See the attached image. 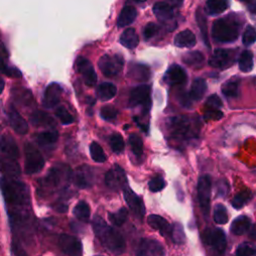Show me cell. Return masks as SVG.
I'll return each mask as SVG.
<instances>
[{
  "label": "cell",
  "instance_id": "cell-1",
  "mask_svg": "<svg viewBox=\"0 0 256 256\" xmlns=\"http://www.w3.org/2000/svg\"><path fill=\"white\" fill-rule=\"evenodd\" d=\"M92 226L97 238L109 251L115 254H120L125 250V242L122 235L117 230L106 224L100 216L94 217Z\"/></svg>",
  "mask_w": 256,
  "mask_h": 256
},
{
  "label": "cell",
  "instance_id": "cell-2",
  "mask_svg": "<svg viewBox=\"0 0 256 256\" xmlns=\"http://www.w3.org/2000/svg\"><path fill=\"white\" fill-rule=\"evenodd\" d=\"M0 190L9 207L25 206L29 203V190L20 181L4 176L0 178Z\"/></svg>",
  "mask_w": 256,
  "mask_h": 256
},
{
  "label": "cell",
  "instance_id": "cell-3",
  "mask_svg": "<svg viewBox=\"0 0 256 256\" xmlns=\"http://www.w3.org/2000/svg\"><path fill=\"white\" fill-rule=\"evenodd\" d=\"M212 36L220 43H229L239 36V23L229 18L217 19L212 25Z\"/></svg>",
  "mask_w": 256,
  "mask_h": 256
},
{
  "label": "cell",
  "instance_id": "cell-4",
  "mask_svg": "<svg viewBox=\"0 0 256 256\" xmlns=\"http://www.w3.org/2000/svg\"><path fill=\"white\" fill-rule=\"evenodd\" d=\"M25 153V172L27 174H35L39 172L44 166V158L39 150L31 143H26L24 146Z\"/></svg>",
  "mask_w": 256,
  "mask_h": 256
},
{
  "label": "cell",
  "instance_id": "cell-5",
  "mask_svg": "<svg viewBox=\"0 0 256 256\" xmlns=\"http://www.w3.org/2000/svg\"><path fill=\"white\" fill-rule=\"evenodd\" d=\"M169 131L174 139L183 140L191 136V122L185 116L174 117L169 120Z\"/></svg>",
  "mask_w": 256,
  "mask_h": 256
},
{
  "label": "cell",
  "instance_id": "cell-6",
  "mask_svg": "<svg viewBox=\"0 0 256 256\" xmlns=\"http://www.w3.org/2000/svg\"><path fill=\"white\" fill-rule=\"evenodd\" d=\"M198 201L203 215L208 216L210 210V196H211V178L209 175H203L198 180L197 185Z\"/></svg>",
  "mask_w": 256,
  "mask_h": 256
},
{
  "label": "cell",
  "instance_id": "cell-7",
  "mask_svg": "<svg viewBox=\"0 0 256 256\" xmlns=\"http://www.w3.org/2000/svg\"><path fill=\"white\" fill-rule=\"evenodd\" d=\"M98 66L100 71L106 77L117 76L123 67V59L119 55H103L99 61Z\"/></svg>",
  "mask_w": 256,
  "mask_h": 256
},
{
  "label": "cell",
  "instance_id": "cell-8",
  "mask_svg": "<svg viewBox=\"0 0 256 256\" xmlns=\"http://www.w3.org/2000/svg\"><path fill=\"white\" fill-rule=\"evenodd\" d=\"M71 176V169L67 165H57L50 169V171L44 179V184L47 187H57L62 182H65Z\"/></svg>",
  "mask_w": 256,
  "mask_h": 256
},
{
  "label": "cell",
  "instance_id": "cell-9",
  "mask_svg": "<svg viewBox=\"0 0 256 256\" xmlns=\"http://www.w3.org/2000/svg\"><path fill=\"white\" fill-rule=\"evenodd\" d=\"M106 185L113 190H118L127 186V177L124 170L117 164L113 166L109 171L105 174Z\"/></svg>",
  "mask_w": 256,
  "mask_h": 256
},
{
  "label": "cell",
  "instance_id": "cell-10",
  "mask_svg": "<svg viewBox=\"0 0 256 256\" xmlns=\"http://www.w3.org/2000/svg\"><path fill=\"white\" fill-rule=\"evenodd\" d=\"M203 239L207 244L211 245L217 252L219 253L225 252L227 241H226V235L222 229L216 228L213 230L211 229L206 230L205 233L203 234Z\"/></svg>",
  "mask_w": 256,
  "mask_h": 256
},
{
  "label": "cell",
  "instance_id": "cell-11",
  "mask_svg": "<svg viewBox=\"0 0 256 256\" xmlns=\"http://www.w3.org/2000/svg\"><path fill=\"white\" fill-rule=\"evenodd\" d=\"M235 61V52L231 49H217L209 60V64L217 69H226Z\"/></svg>",
  "mask_w": 256,
  "mask_h": 256
},
{
  "label": "cell",
  "instance_id": "cell-12",
  "mask_svg": "<svg viewBox=\"0 0 256 256\" xmlns=\"http://www.w3.org/2000/svg\"><path fill=\"white\" fill-rule=\"evenodd\" d=\"M76 68L77 71L81 73L85 84L89 87L94 86L97 81V75L91 62L87 58L80 56L76 60Z\"/></svg>",
  "mask_w": 256,
  "mask_h": 256
},
{
  "label": "cell",
  "instance_id": "cell-13",
  "mask_svg": "<svg viewBox=\"0 0 256 256\" xmlns=\"http://www.w3.org/2000/svg\"><path fill=\"white\" fill-rule=\"evenodd\" d=\"M129 105L131 107L143 105L144 108L148 111L151 105L150 102V86L149 85H139L135 87L129 96Z\"/></svg>",
  "mask_w": 256,
  "mask_h": 256
},
{
  "label": "cell",
  "instance_id": "cell-14",
  "mask_svg": "<svg viewBox=\"0 0 256 256\" xmlns=\"http://www.w3.org/2000/svg\"><path fill=\"white\" fill-rule=\"evenodd\" d=\"M94 173L91 167L82 165L76 169L73 175V182L79 188H87L93 184Z\"/></svg>",
  "mask_w": 256,
  "mask_h": 256
},
{
  "label": "cell",
  "instance_id": "cell-15",
  "mask_svg": "<svg viewBox=\"0 0 256 256\" xmlns=\"http://www.w3.org/2000/svg\"><path fill=\"white\" fill-rule=\"evenodd\" d=\"M59 247L68 256H80L82 254V244L81 242L68 234H62L58 241Z\"/></svg>",
  "mask_w": 256,
  "mask_h": 256
},
{
  "label": "cell",
  "instance_id": "cell-16",
  "mask_svg": "<svg viewBox=\"0 0 256 256\" xmlns=\"http://www.w3.org/2000/svg\"><path fill=\"white\" fill-rule=\"evenodd\" d=\"M123 194H124V198H125V201L128 205V207L130 208V210L134 213L136 216L141 218L145 213V208H144L142 199L128 186L123 188Z\"/></svg>",
  "mask_w": 256,
  "mask_h": 256
},
{
  "label": "cell",
  "instance_id": "cell-17",
  "mask_svg": "<svg viewBox=\"0 0 256 256\" xmlns=\"http://www.w3.org/2000/svg\"><path fill=\"white\" fill-rule=\"evenodd\" d=\"M137 256H165V252L155 239H143L138 247Z\"/></svg>",
  "mask_w": 256,
  "mask_h": 256
},
{
  "label": "cell",
  "instance_id": "cell-18",
  "mask_svg": "<svg viewBox=\"0 0 256 256\" xmlns=\"http://www.w3.org/2000/svg\"><path fill=\"white\" fill-rule=\"evenodd\" d=\"M61 93H62V88L60 85L57 83H51L45 89L43 102H42V104H43L45 108H48V109L54 108L60 101Z\"/></svg>",
  "mask_w": 256,
  "mask_h": 256
},
{
  "label": "cell",
  "instance_id": "cell-19",
  "mask_svg": "<svg viewBox=\"0 0 256 256\" xmlns=\"http://www.w3.org/2000/svg\"><path fill=\"white\" fill-rule=\"evenodd\" d=\"M8 121H9V124L11 126L12 129L18 133V134H26L28 132V123L26 122V120L18 113V111L13 108V107H10L8 109Z\"/></svg>",
  "mask_w": 256,
  "mask_h": 256
},
{
  "label": "cell",
  "instance_id": "cell-20",
  "mask_svg": "<svg viewBox=\"0 0 256 256\" xmlns=\"http://www.w3.org/2000/svg\"><path fill=\"white\" fill-rule=\"evenodd\" d=\"M0 152L5 158L16 160L19 157V150L16 142L9 135H3L0 138Z\"/></svg>",
  "mask_w": 256,
  "mask_h": 256
},
{
  "label": "cell",
  "instance_id": "cell-21",
  "mask_svg": "<svg viewBox=\"0 0 256 256\" xmlns=\"http://www.w3.org/2000/svg\"><path fill=\"white\" fill-rule=\"evenodd\" d=\"M153 12L156 18L160 22L166 25L170 24L173 21V18H174L173 8L167 2H156L153 6Z\"/></svg>",
  "mask_w": 256,
  "mask_h": 256
},
{
  "label": "cell",
  "instance_id": "cell-22",
  "mask_svg": "<svg viewBox=\"0 0 256 256\" xmlns=\"http://www.w3.org/2000/svg\"><path fill=\"white\" fill-rule=\"evenodd\" d=\"M164 80L170 85H180L186 81V72L179 65H171L165 73Z\"/></svg>",
  "mask_w": 256,
  "mask_h": 256
},
{
  "label": "cell",
  "instance_id": "cell-23",
  "mask_svg": "<svg viewBox=\"0 0 256 256\" xmlns=\"http://www.w3.org/2000/svg\"><path fill=\"white\" fill-rule=\"evenodd\" d=\"M147 223L149 224L150 227H152L153 229L158 230L161 235L166 236L171 231V228H170V224L168 223V221L156 214H152L150 216H148L147 218Z\"/></svg>",
  "mask_w": 256,
  "mask_h": 256
},
{
  "label": "cell",
  "instance_id": "cell-24",
  "mask_svg": "<svg viewBox=\"0 0 256 256\" xmlns=\"http://www.w3.org/2000/svg\"><path fill=\"white\" fill-rule=\"evenodd\" d=\"M0 170L9 178L16 177L20 174V167L17 162L8 158H0Z\"/></svg>",
  "mask_w": 256,
  "mask_h": 256
},
{
  "label": "cell",
  "instance_id": "cell-25",
  "mask_svg": "<svg viewBox=\"0 0 256 256\" xmlns=\"http://www.w3.org/2000/svg\"><path fill=\"white\" fill-rule=\"evenodd\" d=\"M196 43V37L190 30H183L179 32L174 38V44L177 47H193Z\"/></svg>",
  "mask_w": 256,
  "mask_h": 256
},
{
  "label": "cell",
  "instance_id": "cell-26",
  "mask_svg": "<svg viewBox=\"0 0 256 256\" xmlns=\"http://www.w3.org/2000/svg\"><path fill=\"white\" fill-rule=\"evenodd\" d=\"M120 43L126 48H135L139 43V38L133 28H127L120 36Z\"/></svg>",
  "mask_w": 256,
  "mask_h": 256
},
{
  "label": "cell",
  "instance_id": "cell-27",
  "mask_svg": "<svg viewBox=\"0 0 256 256\" xmlns=\"http://www.w3.org/2000/svg\"><path fill=\"white\" fill-rule=\"evenodd\" d=\"M137 16V11L133 6H125L118 17L117 26L118 27H126L134 22Z\"/></svg>",
  "mask_w": 256,
  "mask_h": 256
},
{
  "label": "cell",
  "instance_id": "cell-28",
  "mask_svg": "<svg viewBox=\"0 0 256 256\" xmlns=\"http://www.w3.org/2000/svg\"><path fill=\"white\" fill-rule=\"evenodd\" d=\"M228 8L227 0H207L205 10L208 15H217Z\"/></svg>",
  "mask_w": 256,
  "mask_h": 256
},
{
  "label": "cell",
  "instance_id": "cell-29",
  "mask_svg": "<svg viewBox=\"0 0 256 256\" xmlns=\"http://www.w3.org/2000/svg\"><path fill=\"white\" fill-rule=\"evenodd\" d=\"M250 226H251L250 218L246 215H241L233 220L230 230L235 235H242L249 230Z\"/></svg>",
  "mask_w": 256,
  "mask_h": 256
},
{
  "label": "cell",
  "instance_id": "cell-30",
  "mask_svg": "<svg viewBox=\"0 0 256 256\" xmlns=\"http://www.w3.org/2000/svg\"><path fill=\"white\" fill-rule=\"evenodd\" d=\"M206 90H207L206 81L201 78L195 79L191 85L189 97L194 101H198L203 97Z\"/></svg>",
  "mask_w": 256,
  "mask_h": 256
},
{
  "label": "cell",
  "instance_id": "cell-31",
  "mask_svg": "<svg viewBox=\"0 0 256 256\" xmlns=\"http://www.w3.org/2000/svg\"><path fill=\"white\" fill-rule=\"evenodd\" d=\"M116 92H117L116 86L110 82L101 83L97 88V95H98L99 99H101L103 101H107V100L113 98L116 95Z\"/></svg>",
  "mask_w": 256,
  "mask_h": 256
},
{
  "label": "cell",
  "instance_id": "cell-32",
  "mask_svg": "<svg viewBox=\"0 0 256 256\" xmlns=\"http://www.w3.org/2000/svg\"><path fill=\"white\" fill-rule=\"evenodd\" d=\"M128 75H129V77H131L137 81H146L149 79L150 70L145 65L134 64L130 67V70H129Z\"/></svg>",
  "mask_w": 256,
  "mask_h": 256
},
{
  "label": "cell",
  "instance_id": "cell-33",
  "mask_svg": "<svg viewBox=\"0 0 256 256\" xmlns=\"http://www.w3.org/2000/svg\"><path fill=\"white\" fill-rule=\"evenodd\" d=\"M239 84L240 81L238 78H233L226 81L221 87V91L224 96L227 98L237 97L239 94Z\"/></svg>",
  "mask_w": 256,
  "mask_h": 256
},
{
  "label": "cell",
  "instance_id": "cell-34",
  "mask_svg": "<svg viewBox=\"0 0 256 256\" xmlns=\"http://www.w3.org/2000/svg\"><path fill=\"white\" fill-rule=\"evenodd\" d=\"M58 132L55 130H48L41 132L37 135V142L39 145L47 147L54 145L58 140Z\"/></svg>",
  "mask_w": 256,
  "mask_h": 256
},
{
  "label": "cell",
  "instance_id": "cell-35",
  "mask_svg": "<svg viewBox=\"0 0 256 256\" xmlns=\"http://www.w3.org/2000/svg\"><path fill=\"white\" fill-rule=\"evenodd\" d=\"M31 122L35 126H53L54 125V119L43 111H35L31 115Z\"/></svg>",
  "mask_w": 256,
  "mask_h": 256
},
{
  "label": "cell",
  "instance_id": "cell-36",
  "mask_svg": "<svg viewBox=\"0 0 256 256\" xmlns=\"http://www.w3.org/2000/svg\"><path fill=\"white\" fill-rule=\"evenodd\" d=\"M204 56L201 52L199 51H191V52H187L184 56H183V62L190 66V67H194V68H200L203 66L204 63Z\"/></svg>",
  "mask_w": 256,
  "mask_h": 256
},
{
  "label": "cell",
  "instance_id": "cell-37",
  "mask_svg": "<svg viewBox=\"0 0 256 256\" xmlns=\"http://www.w3.org/2000/svg\"><path fill=\"white\" fill-rule=\"evenodd\" d=\"M73 214L79 220L83 222H87L90 218V207L85 201H80L74 207Z\"/></svg>",
  "mask_w": 256,
  "mask_h": 256
},
{
  "label": "cell",
  "instance_id": "cell-38",
  "mask_svg": "<svg viewBox=\"0 0 256 256\" xmlns=\"http://www.w3.org/2000/svg\"><path fill=\"white\" fill-rule=\"evenodd\" d=\"M196 21L197 24L200 28V32L202 34L203 40L205 42L206 46L209 47V40H208V28H207V21H206V17L202 11L201 8H198L196 11Z\"/></svg>",
  "mask_w": 256,
  "mask_h": 256
},
{
  "label": "cell",
  "instance_id": "cell-39",
  "mask_svg": "<svg viewBox=\"0 0 256 256\" xmlns=\"http://www.w3.org/2000/svg\"><path fill=\"white\" fill-rule=\"evenodd\" d=\"M239 69L242 72H249L253 68V53L249 50H245L239 57Z\"/></svg>",
  "mask_w": 256,
  "mask_h": 256
},
{
  "label": "cell",
  "instance_id": "cell-40",
  "mask_svg": "<svg viewBox=\"0 0 256 256\" xmlns=\"http://www.w3.org/2000/svg\"><path fill=\"white\" fill-rule=\"evenodd\" d=\"M252 192L249 190L246 191H242L239 192L238 194H236L234 196V198L231 201V205L235 208V209H240L242 208L246 203H248L251 198H252Z\"/></svg>",
  "mask_w": 256,
  "mask_h": 256
},
{
  "label": "cell",
  "instance_id": "cell-41",
  "mask_svg": "<svg viewBox=\"0 0 256 256\" xmlns=\"http://www.w3.org/2000/svg\"><path fill=\"white\" fill-rule=\"evenodd\" d=\"M213 218H214V221L216 222V224H225V223H227V221H228V213H227L226 207L223 204L218 203V204L215 205Z\"/></svg>",
  "mask_w": 256,
  "mask_h": 256
},
{
  "label": "cell",
  "instance_id": "cell-42",
  "mask_svg": "<svg viewBox=\"0 0 256 256\" xmlns=\"http://www.w3.org/2000/svg\"><path fill=\"white\" fill-rule=\"evenodd\" d=\"M128 211L126 208H120L115 213H109V220L112 224L116 226H121L127 220Z\"/></svg>",
  "mask_w": 256,
  "mask_h": 256
},
{
  "label": "cell",
  "instance_id": "cell-43",
  "mask_svg": "<svg viewBox=\"0 0 256 256\" xmlns=\"http://www.w3.org/2000/svg\"><path fill=\"white\" fill-rule=\"evenodd\" d=\"M128 141H129V145L131 147L132 152L134 153L135 156L140 157L143 154V141L142 139L136 135V134H131L128 138Z\"/></svg>",
  "mask_w": 256,
  "mask_h": 256
},
{
  "label": "cell",
  "instance_id": "cell-44",
  "mask_svg": "<svg viewBox=\"0 0 256 256\" xmlns=\"http://www.w3.org/2000/svg\"><path fill=\"white\" fill-rule=\"evenodd\" d=\"M89 150H90V155L95 162L102 163V162L106 161V155H105L102 147L97 142H92L90 144Z\"/></svg>",
  "mask_w": 256,
  "mask_h": 256
},
{
  "label": "cell",
  "instance_id": "cell-45",
  "mask_svg": "<svg viewBox=\"0 0 256 256\" xmlns=\"http://www.w3.org/2000/svg\"><path fill=\"white\" fill-rule=\"evenodd\" d=\"M110 146L113 152L121 153L124 150L125 144L123 137L119 133H114L110 137Z\"/></svg>",
  "mask_w": 256,
  "mask_h": 256
},
{
  "label": "cell",
  "instance_id": "cell-46",
  "mask_svg": "<svg viewBox=\"0 0 256 256\" xmlns=\"http://www.w3.org/2000/svg\"><path fill=\"white\" fill-rule=\"evenodd\" d=\"M171 236L173 241L176 244H183L185 241V234L183 232V227L180 223H175L173 228H172V232H171Z\"/></svg>",
  "mask_w": 256,
  "mask_h": 256
},
{
  "label": "cell",
  "instance_id": "cell-47",
  "mask_svg": "<svg viewBox=\"0 0 256 256\" xmlns=\"http://www.w3.org/2000/svg\"><path fill=\"white\" fill-rule=\"evenodd\" d=\"M100 115L101 117L106 120V121H113L116 119L117 115H118V111L116 108H114L111 105H106L103 106L100 110Z\"/></svg>",
  "mask_w": 256,
  "mask_h": 256
},
{
  "label": "cell",
  "instance_id": "cell-48",
  "mask_svg": "<svg viewBox=\"0 0 256 256\" xmlns=\"http://www.w3.org/2000/svg\"><path fill=\"white\" fill-rule=\"evenodd\" d=\"M55 115L58 117V119L61 121L62 124L64 125H68V124H71L73 121H74V118L73 116L67 111V109L63 106L57 108L56 112H55Z\"/></svg>",
  "mask_w": 256,
  "mask_h": 256
},
{
  "label": "cell",
  "instance_id": "cell-49",
  "mask_svg": "<svg viewBox=\"0 0 256 256\" xmlns=\"http://www.w3.org/2000/svg\"><path fill=\"white\" fill-rule=\"evenodd\" d=\"M256 39V33H255V29L253 26L248 25L243 33L242 36V42L244 45H252Z\"/></svg>",
  "mask_w": 256,
  "mask_h": 256
},
{
  "label": "cell",
  "instance_id": "cell-50",
  "mask_svg": "<svg viewBox=\"0 0 256 256\" xmlns=\"http://www.w3.org/2000/svg\"><path fill=\"white\" fill-rule=\"evenodd\" d=\"M221 106H222L221 99L215 94L209 96L205 103L206 110H219Z\"/></svg>",
  "mask_w": 256,
  "mask_h": 256
},
{
  "label": "cell",
  "instance_id": "cell-51",
  "mask_svg": "<svg viewBox=\"0 0 256 256\" xmlns=\"http://www.w3.org/2000/svg\"><path fill=\"white\" fill-rule=\"evenodd\" d=\"M165 186H166V182L161 176L152 178L148 183V188L152 192H158V191L162 190Z\"/></svg>",
  "mask_w": 256,
  "mask_h": 256
},
{
  "label": "cell",
  "instance_id": "cell-52",
  "mask_svg": "<svg viewBox=\"0 0 256 256\" xmlns=\"http://www.w3.org/2000/svg\"><path fill=\"white\" fill-rule=\"evenodd\" d=\"M235 256H255V249L248 243H241L236 249Z\"/></svg>",
  "mask_w": 256,
  "mask_h": 256
},
{
  "label": "cell",
  "instance_id": "cell-53",
  "mask_svg": "<svg viewBox=\"0 0 256 256\" xmlns=\"http://www.w3.org/2000/svg\"><path fill=\"white\" fill-rule=\"evenodd\" d=\"M157 31H158V26L155 23H153V22L147 23L144 26V29H143V37H144V39L145 40L151 39L152 37L155 36Z\"/></svg>",
  "mask_w": 256,
  "mask_h": 256
},
{
  "label": "cell",
  "instance_id": "cell-54",
  "mask_svg": "<svg viewBox=\"0 0 256 256\" xmlns=\"http://www.w3.org/2000/svg\"><path fill=\"white\" fill-rule=\"evenodd\" d=\"M229 189L228 182L225 179H221L216 184V192L218 197H225L227 195Z\"/></svg>",
  "mask_w": 256,
  "mask_h": 256
},
{
  "label": "cell",
  "instance_id": "cell-55",
  "mask_svg": "<svg viewBox=\"0 0 256 256\" xmlns=\"http://www.w3.org/2000/svg\"><path fill=\"white\" fill-rule=\"evenodd\" d=\"M223 116V113L220 110H206L204 118L206 120H219Z\"/></svg>",
  "mask_w": 256,
  "mask_h": 256
},
{
  "label": "cell",
  "instance_id": "cell-56",
  "mask_svg": "<svg viewBox=\"0 0 256 256\" xmlns=\"http://www.w3.org/2000/svg\"><path fill=\"white\" fill-rule=\"evenodd\" d=\"M167 3L173 7H179L182 4V0H167Z\"/></svg>",
  "mask_w": 256,
  "mask_h": 256
},
{
  "label": "cell",
  "instance_id": "cell-57",
  "mask_svg": "<svg viewBox=\"0 0 256 256\" xmlns=\"http://www.w3.org/2000/svg\"><path fill=\"white\" fill-rule=\"evenodd\" d=\"M4 87H5V82L1 77H0V94H1L2 91L4 90Z\"/></svg>",
  "mask_w": 256,
  "mask_h": 256
},
{
  "label": "cell",
  "instance_id": "cell-58",
  "mask_svg": "<svg viewBox=\"0 0 256 256\" xmlns=\"http://www.w3.org/2000/svg\"><path fill=\"white\" fill-rule=\"evenodd\" d=\"M239 1L246 2V3H249V4H253V5H254V0H239Z\"/></svg>",
  "mask_w": 256,
  "mask_h": 256
},
{
  "label": "cell",
  "instance_id": "cell-59",
  "mask_svg": "<svg viewBox=\"0 0 256 256\" xmlns=\"http://www.w3.org/2000/svg\"><path fill=\"white\" fill-rule=\"evenodd\" d=\"M134 1H136V2H145L146 0H134Z\"/></svg>",
  "mask_w": 256,
  "mask_h": 256
},
{
  "label": "cell",
  "instance_id": "cell-60",
  "mask_svg": "<svg viewBox=\"0 0 256 256\" xmlns=\"http://www.w3.org/2000/svg\"><path fill=\"white\" fill-rule=\"evenodd\" d=\"M96 256H103V255H96Z\"/></svg>",
  "mask_w": 256,
  "mask_h": 256
}]
</instances>
